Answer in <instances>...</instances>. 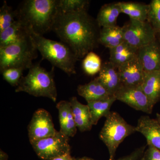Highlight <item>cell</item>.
Here are the masks:
<instances>
[{"label": "cell", "mask_w": 160, "mask_h": 160, "mask_svg": "<svg viewBox=\"0 0 160 160\" xmlns=\"http://www.w3.org/2000/svg\"><path fill=\"white\" fill-rule=\"evenodd\" d=\"M147 145H144L135 149L130 154L114 160H142Z\"/></svg>", "instance_id": "4dcf8cb0"}, {"label": "cell", "mask_w": 160, "mask_h": 160, "mask_svg": "<svg viewBox=\"0 0 160 160\" xmlns=\"http://www.w3.org/2000/svg\"><path fill=\"white\" fill-rule=\"evenodd\" d=\"M122 13L131 19L146 22L149 11V5L137 2H118Z\"/></svg>", "instance_id": "603a6c76"}, {"label": "cell", "mask_w": 160, "mask_h": 160, "mask_svg": "<svg viewBox=\"0 0 160 160\" xmlns=\"http://www.w3.org/2000/svg\"><path fill=\"white\" fill-rule=\"evenodd\" d=\"M22 69L17 68H7L1 72L3 79L12 86L17 87L23 77Z\"/></svg>", "instance_id": "f1b7e54d"}, {"label": "cell", "mask_w": 160, "mask_h": 160, "mask_svg": "<svg viewBox=\"0 0 160 160\" xmlns=\"http://www.w3.org/2000/svg\"><path fill=\"white\" fill-rule=\"evenodd\" d=\"M97 78L111 96H114L122 86L118 68L109 61L102 64Z\"/></svg>", "instance_id": "9a60e30c"}, {"label": "cell", "mask_w": 160, "mask_h": 160, "mask_svg": "<svg viewBox=\"0 0 160 160\" xmlns=\"http://www.w3.org/2000/svg\"><path fill=\"white\" fill-rule=\"evenodd\" d=\"M149 5L146 21L151 25L157 39L160 43V0H152Z\"/></svg>", "instance_id": "d4e9b609"}, {"label": "cell", "mask_w": 160, "mask_h": 160, "mask_svg": "<svg viewBox=\"0 0 160 160\" xmlns=\"http://www.w3.org/2000/svg\"><path fill=\"white\" fill-rule=\"evenodd\" d=\"M59 8L63 13L87 11L90 2L87 0H58Z\"/></svg>", "instance_id": "4316f807"}, {"label": "cell", "mask_w": 160, "mask_h": 160, "mask_svg": "<svg viewBox=\"0 0 160 160\" xmlns=\"http://www.w3.org/2000/svg\"><path fill=\"white\" fill-rule=\"evenodd\" d=\"M124 42L123 27L117 25L103 27L100 32L99 44L109 49L114 48Z\"/></svg>", "instance_id": "7402d4cb"}, {"label": "cell", "mask_w": 160, "mask_h": 160, "mask_svg": "<svg viewBox=\"0 0 160 160\" xmlns=\"http://www.w3.org/2000/svg\"><path fill=\"white\" fill-rule=\"evenodd\" d=\"M69 138L58 131L51 136L30 142L32 148L40 158L43 160H52L68 153H70Z\"/></svg>", "instance_id": "52a82bcc"}, {"label": "cell", "mask_w": 160, "mask_h": 160, "mask_svg": "<svg viewBox=\"0 0 160 160\" xmlns=\"http://www.w3.org/2000/svg\"><path fill=\"white\" fill-rule=\"evenodd\" d=\"M37 52L29 34L18 42L0 48V71L9 68L29 69L37 58Z\"/></svg>", "instance_id": "5b68a950"}, {"label": "cell", "mask_w": 160, "mask_h": 160, "mask_svg": "<svg viewBox=\"0 0 160 160\" xmlns=\"http://www.w3.org/2000/svg\"><path fill=\"white\" fill-rule=\"evenodd\" d=\"M29 34L43 59L49 61L53 67L59 68L68 75L76 74L75 64L78 59L66 44L46 38L28 28Z\"/></svg>", "instance_id": "3957f363"}, {"label": "cell", "mask_w": 160, "mask_h": 160, "mask_svg": "<svg viewBox=\"0 0 160 160\" xmlns=\"http://www.w3.org/2000/svg\"><path fill=\"white\" fill-rule=\"evenodd\" d=\"M26 76L23 77L16 92H26L36 97H46L54 102L57 99V90L55 82L54 67L48 71L40 66L35 64L29 69Z\"/></svg>", "instance_id": "277c9868"}, {"label": "cell", "mask_w": 160, "mask_h": 160, "mask_svg": "<svg viewBox=\"0 0 160 160\" xmlns=\"http://www.w3.org/2000/svg\"><path fill=\"white\" fill-rule=\"evenodd\" d=\"M58 0H26L17 9V19L37 34L50 31L59 12Z\"/></svg>", "instance_id": "7a4b0ae2"}, {"label": "cell", "mask_w": 160, "mask_h": 160, "mask_svg": "<svg viewBox=\"0 0 160 160\" xmlns=\"http://www.w3.org/2000/svg\"><path fill=\"white\" fill-rule=\"evenodd\" d=\"M100 30L96 19L87 11L63 13L60 9L52 29L78 60L98 48Z\"/></svg>", "instance_id": "6da1fadb"}, {"label": "cell", "mask_w": 160, "mask_h": 160, "mask_svg": "<svg viewBox=\"0 0 160 160\" xmlns=\"http://www.w3.org/2000/svg\"><path fill=\"white\" fill-rule=\"evenodd\" d=\"M122 86H140L143 82L145 71L138 57L118 68Z\"/></svg>", "instance_id": "8fae6325"}, {"label": "cell", "mask_w": 160, "mask_h": 160, "mask_svg": "<svg viewBox=\"0 0 160 160\" xmlns=\"http://www.w3.org/2000/svg\"><path fill=\"white\" fill-rule=\"evenodd\" d=\"M77 160H95L91 158L87 157H84L79 158H77Z\"/></svg>", "instance_id": "836d02e7"}, {"label": "cell", "mask_w": 160, "mask_h": 160, "mask_svg": "<svg viewBox=\"0 0 160 160\" xmlns=\"http://www.w3.org/2000/svg\"><path fill=\"white\" fill-rule=\"evenodd\" d=\"M121 13L118 2L105 4L99 11L97 22L102 28L117 26L118 18Z\"/></svg>", "instance_id": "44dd1931"}, {"label": "cell", "mask_w": 160, "mask_h": 160, "mask_svg": "<svg viewBox=\"0 0 160 160\" xmlns=\"http://www.w3.org/2000/svg\"><path fill=\"white\" fill-rule=\"evenodd\" d=\"M136 127L137 132L146 138L147 144L160 150V124L156 119L148 116H142L138 120Z\"/></svg>", "instance_id": "4fadbf2b"}, {"label": "cell", "mask_w": 160, "mask_h": 160, "mask_svg": "<svg viewBox=\"0 0 160 160\" xmlns=\"http://www.w3.org/2000/svg\"><path fill=\"white\" fill-rule=\"evenodd\" d=\"M17 12L4 1L0 9V32L11 26L16 21Z\"/></svg>", "instance_id": "83f0119b"}, {"label": "cell", "mask_w": 160, "mask_h": 160, "mask_svg": "<svg viewBox=\"0 0 160 160\" xmlns=\"http://www.w3.org/2000/svg\"><path fill=\"white\" fill-rule=\"evenodd\" d=\"M156 117L157 118L156 119L158 121V122L160 124V114L157 113V114Z\"/></svg>", "instance_id": "e575fe53"}, {"label": "cell", "mask_w": 160, "mask_h": 160, "mask_svg": "<svg viewBox=\"0 0 160 160\" xmlns=\"http://www.w3.org/2000/svg\"><path fill=\"white\" fill-rule=\"evenodd\" d=\"M29 34V29L22 22L17 20L11 26L0 32V48L18 42Z\"/></svg>", "instance_id": "ac0fdd59"}, {"label": "cell", "mask_w": 160, "mask_h": 160, "mask_svg": "<svg viewBox=\"0 0 160 160\" xmlns=\"http://www.w3.org/2000/svg\"><path fill=\"white\" fill-rule=\"evenodd\" d=\"M27 129L30 143L54 135L58 132L55 129L51 115L43 109L35 112Z\"/></svg>", "instance_id": "9c48e42d"}, {"label": "cell", "mask_w": 160, "mask_h": 160, "mask_svg": "<svg viewBox=\"0 0 160 160\" xmlns=\"http://www.w3.org/2000/svg\"><path fill=\"white\" fill-rule=\"evenodd\" d=\"M140 86L155 106L160 101V71L145 72L143 82Z\"/></svg>", "instance_id": "d6986e66"}, {"label": "cell", "mask_w": 160, "mask_h": 160, "mask_svg": "<svg viewBox=\"0 0 160 160\" xmlns=\"http://www.w3.org/2000/svg\"><path fill=\"white\" fill-rule=\"evenodd\" d=\"M102 65L101 58L93 51L90 52L86 55L82 63L85 73L91 76L99 73Z\"/></svg>", "instance_id": "484cf974"}, {"label": "cell", "mask_w": 160, "mask_h": 160, "mask_svg": "<svg viewBox=\"0 0 160 160\" xmlns=\"http://www.w3.org/2000/svg\"><path fill=\"white\" fill-rule=\"evenodd\" d=\"M0 155H1V160H8V155L4 151H2V150H1Z\"/></svg>", "instance_id": "d6a6232c"}, {"label": "cell", "mask_w": 160, "mask_h": 160, "mask_svg": "<svg viewBox=\"0 0 160 160\" xmlns=\"http://www.w3.org/2000/svg\"><path fill=\"white\" fill-rule=\"evenodd\" d=\"M117 100L126 103L138 111L152 113L154 105L145 94L141 86H122L114 95Z\"/></svg>", "instance_id": "30bf717a"}, {"label": "cell", "mask_w": 160, "mask_h": 160, "mask_svg": "<svg viewBox=\"0 0 160 160\" xmlns=\"http://www.w3.org/2000/svg\"><path fill=\"white\" fill-rule=\"evenodd\" d=\"M146 148L142 160H160V150L149 144Z\"/></svg>", "instance_id": "f546056e"}, {"label": "cell", "mask_w": 160, "mask_h": 160, "mask_svg": "<svg viewBox=\"0 0 160 160\" xmlns=\"http://www.w3.org/2000/svg\"><path fill=\"white\" fill-rule=\"evenodd\" d=\"M77 92L79 95L85 98L87 103L113 96L109 94L97 77L87 84L79 85Z\"/></svg>", "instance_id": "e0dca14e"}, {"label": "cell", "mask_w": 160, "mask_h": 160, "mask_svg": "<svg viewBox=\"0 0 160 160\" xmlns=\"http://www.w3.org/2000/svg\"><path fill=\"white\" fill-rule=\"evenodd\" d=\"M109 62L117 68L138 57V50L124 41L118 46L109 49Z\"/></svg>", "instance_id": "ffe728a7"}, {"label": "cell", "mask_w": 160, "mask_h": 160, "mask_svg": "<svg viewBox=\"0 0 160 160\" xmlns=\"http://www.w3.org/2000/svg\"><path fill=\"white\" fill-rule=\"evenodd\" d=\"M58 111L60 131L67 137H73L77 132V127L72 113L71 103L61 101L57 104Z\"/></svg>", "instance_id": "5bb4252c"}, {"label": "cell", "mask_w": 160, "mask_h": 160, "mask_svg": "<svg viewBox=\"0 0 160 160\" xmlns=\"http://www.w3.org/2000/svg\"><path fill=\"white\" fill-rule=\"evenodd\" d=\"M138 58L145 72L160 71V43L156 40L138 50Z\"/></svg>", "instance_id": "7c38bea8"}, {"label": "cell", "mask_w": 160, "mask_h": 160, "mask_svg": "<svg viewBox=\"0 0 160 160\" xmlns=\"http://www.w3.org/2000/svg\"><path fill=\"white\" fill-rule=\"evenodd\" d=\"M106 118L99 138L108 148L109 160H114L118 147L126 138L136 132V127L128 124L116 112L110 111Z\"/></svg>", "instance_id": "8992f818"}, {"label": "cell", "mask_w": 160, "mask_h": 160, "mask_svg": "<svg viewBox=\"0 0 160 160\" xmlns=\"http://www.w3.org/2000/svg\"><path fill=\"white\" fill-rule=\"evenodd\" d=\"M122 27L124 41L136 49H139L157 40L152 27L147 21L130 19Z\"/></svg>", "instance_id": "ba28073f"}, {"label": "cell", "mask_w": 160, "mask_h": 160, "mask_svg": "<svg viewBox=\"0 0 160 160\" xmlns=\"http://www.w3.org/2000/svg\"><path fill=\"white\" fill-rule=\"evenodd\" d=\"M69 102L77 127L82 132L90 131L93 125L89 106L80 103L75 97L70 98Z\"/></svg>", "instance_id": "2e32d148"}, {"label": "cell", "mask_w": 160, "mask_h": 160, "mask_svg": "<svg viewBox=\"0 0 160 160\" xmlns=\"http://www.w3.org/2000/svg\"><path fill=\"white\" fill-rule=\"evenodd\" d=\"M77 158H75L74 157H72L70 154V153L61 156L56 158L53 159L52 160H77Z\"/></svg>", "instance_id": "1f68e13d"}, {"label": "cell", "mask_w": 160, "mask_h": 160, "mask_svg": "<svg viewBox=\"0 0 160 160\" xmlns=\"http://www.w3.org/2000/svg\"><path fill=\"white\" fill-rule=\"evenodd\" d=\"M116 100L114 96H111L105 99L87 103L93 125H96L101 118H106L109 114L112 106Z\"/></svg>", "instance_id": "cb8c5ba5"}]
</instances>
